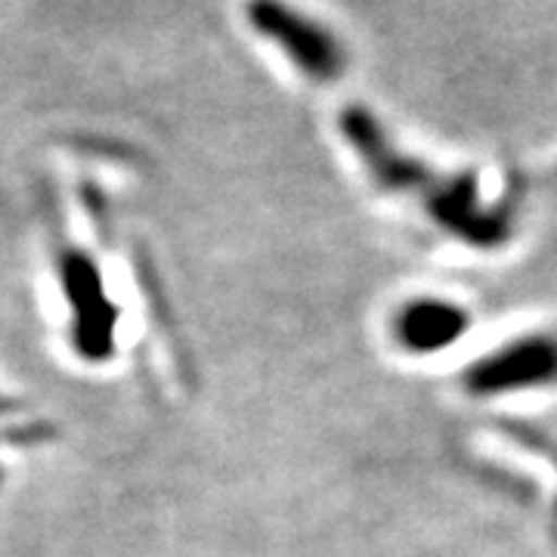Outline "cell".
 Listing matches in <instances>:
<instances>
[{
  "instance_id": "6da1fadb",
  "label": "cell",
  "mask_w": 557,
  "mask_h": 557,
  "mask_svg": "<svg viewBox=\"0 0 557 557\" xmlns=\"http://www.w3.org/2000/svg\"><path fill=\"white\" fill-rule=\"evenodd\" d=\"M248 25L260 38L276 44L304 75L317 81H335L347 72V47L322 22L307 16L288 0H248Z\"/></svg>"
},
{
  "instance_id": "7a4b0ae2",
  "label": "cell",
  "mask_w": 557,
  "mask_h": 557,
  "mask_svg": "<svg viewBox=\"0 0 557 557\" xmlns=\"http://www.w3.org/2000/svg\"><path fill=\"white\" fill-rule=\"evenodd\" d=\"M557 375V347L548 341H530L505 350L502 357L490 359L480 366L474 375V387L480 391H502V387H520V384H536Z\"/></svg>"
},
{
  "instance_id": "3957f363",
  "label": "cell",
  "mask_w": 557,
  "mask_h": 557,
  "mask_svg": "<svg viewBox=\"0 0 557 557\" xmlns=\"http://www.w3.org/2000/svg\"><path fill=\"white\" fill-rule=\"evenodd\" d=\"M461 329H465V319H461L456 307L434 304V300L406 307L403 319H399V338L406 341L409 347H416V350L446 347L449 341H456L461 335Z\"/></svg>"
},
{
  "instance_id": "277c9868",
  "label": "cell",
  "mask_w": 557,
  "mask_h": 557,
  "mask_svg": "<svg viewBox=\"0 0 557 557\" xmlns=\"http://www.w3.org/2000/svg\"><path fill=\"white\" fill-rule=\"evenodd\" d=\"M3 409H7V403H0V412H3Z\"/></svg>"
}]
</instances>
